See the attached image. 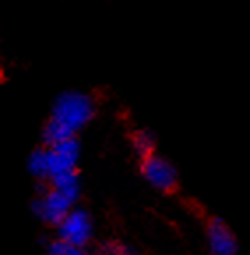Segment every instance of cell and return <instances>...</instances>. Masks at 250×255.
I'll list each match as a JSON object with an SVG mask.
<instances>
[{
  "instance_id": "1",
  "label": "cell",
  "mask_w": 250,
  "mask_h": 255,
  "mask_svg": "<svg viewBox=\"0 0 250 255\" xmlns=\"http://www.w3.org/2000/svg\"><path fill=\"white\" fill-rule=\"evenodd\" d=\"M97 106L92 95L79 90H69L60 94L53 102L51 115L42 127L44 146H56L74 139L79 130L95 118Z\"/></svg>"
},
{
  "instance_id": "2",
  "label": "cell",
  "mask_w": 250,
  "mask_h": 255,
  "mask_svg": "<svg viewBox=\"0 0 250 255\" xmlns=\"http://www.w3.org/2000/svg\"><path fill=\"white\" fill-rule=\"evenodd\" d=\"M39 190H41V194L32 201V213L39 220L58 227L60 222L71 213L74 203L71 199H67L62 192L55 190L53 187L49 188L39 187Z\"/></svg>"
},
{
  "instance_id": "3",
  "label": "cell",
  "mask_w": 250,
  "mask_h": 255,
  "mask_svg": "<svg viewBox=\"0 0 250 255\" xmlns=\"http://www.w3.org/2000/svg\"><path fill=\"white\" fill-rule=\"evenodd\" d=\"M141 174L153 188L161 192H173L178 185V171L166 157L155 153L141 160Z\"/></svg>"
},
{
  "instance_id": "4",
  "label": "cell",
  "mask_w": 250,
  "mask_h": 255,
  "mask_svg": "<svg viewBox=\"0 0 250 255\" xmlns=\"http://www.w3.org/2000/svg\"><path fill=\"white\" fill-rule=\"evenodd\" d=\"M56 231H58V240L85 248V245L92 238V218H90L88 211L81 210V208H72L71 213L60 222Z\"/></svg>"
},
{
  "instance_id": "5",
  "label": "cell",
  "mask_w": 250,
  "mask_h": 255,
  "mask_svg": "<svg viewBox=\"0 0 250 255\" xmlns=\"http://www.w3.org/2000/svg\"><path fill=\"white\" fill-rule=\"evenodd\" d=\"M49 165H51V178L58 174L78 171L79 155H81V146L78 139H69L65 143H60L56 146L49 148Z\"/></svg>"
},
{
  "instance_id": "6",
  "label": "cell",
  "mask_w": 250,
  "mask_h": 255,
  "mask_svg": "<svg viewBox=\"0 0 250 255\" xmlns=\"http://www.w3.org/2000/svg\"><path fill=\"white\" fill-rule=\"evenodd\" d=\"M208 245L212 255H236L238 243L224 220L212 218L208 224Z\"/></svg>"
},
{
  "instance_id": "7",
  "label": "cell",
  "mask_w": 250,
  "mask_h": 255,
  "mask_svg": "<svg viewBox=\"0 0 250 255\" xmlns=\"http://www.w3.org/2000/svg\"><path fill=\"white\" fill-rule=\"evenodd\" d=\"M26 169H28V173L32 174L39 183H46V181L51 180V165H49L48 146L37 148V150H34L28 155Z\"/></svg>"
},
{
  "instance_id": "8",
  "label": "cell",
  "mask_w": 250,
  "mask_h": 255,
  "mask_svg": "<svg viewBox=\"0 0 250 255\" xmlns=\"http://www.w3.org/2000/svg\"><path fill=\"white\" fill-rule=\"evenodd\" d=\"M49 185H51L55 190L62 192V194H64L67 199H71L72 203L78 201L79 192H81V181H79L78 171L58 174V176H55V178L49 180Z\"/></svg>"
},
{
  "instance_id": "9",
  "label": "cell",
  "mask_w": 250,
  "mask_h": 255,
  "mask_svg": "<svg viewBox=\"0 0 250 255\" xmlns=\"http://www.w3.org/2000/svg\"><path fill=\"white\" fill-rule=\"evenodd\" d=\"M131 144L134 153L138 155L141 160L152 157V155L157 153V139L146 128H141V130H136L134 134L131 135Z\"/></svg>"
},
{
  "instance_id": "10",
  "label": "cell",
  "mask_w": 250,
  "mask_h": 255,
  "mask_svg": "<svg viewBox=\"0 0 250 255\" xmlns=\"http://www.w3.org/2000/svg\"><path fill=\"white\" fill-rule=\"evenodd\" d=\"M48 255H90L83 247H76L67 241L55 240L48 245Z\"/></svg>"
},
{
  "instance_id": "11",
  "label": "cell",
  "mask_w": 250,
  "mask_h": 255,
  "mask_svg": "<svg viewBox=\"0 0 250 255\" xmlns=\"http://www.w3.org/2000/svg\"><path fill=\"white\" fill-rule=\"evenodd\" d=\"M102 255H138L132 248L123 247L118 243H109L102 248Z\"/></svg>"
}]
</instances>
